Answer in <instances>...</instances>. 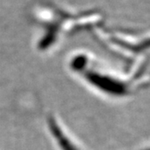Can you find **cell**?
Masks as SVG:
<instances>
[{
  "label": "cell",
  "instance_id": "1",
  "mask_svg": "<svg viewBox=\"0 0 150 150\" xmlns=\"http://www.w3.org/2000/svg\"><path fill=\"white\" fill-rule=\"evenodd\" d=\"M48 128L51 130L53 138L60 150H80L79 146L70 138L69 134L63 130L55 119L49 118Z\"/></svg>",
  "mask_w": 150,
  "mask_h": 150
}]
</instances>
